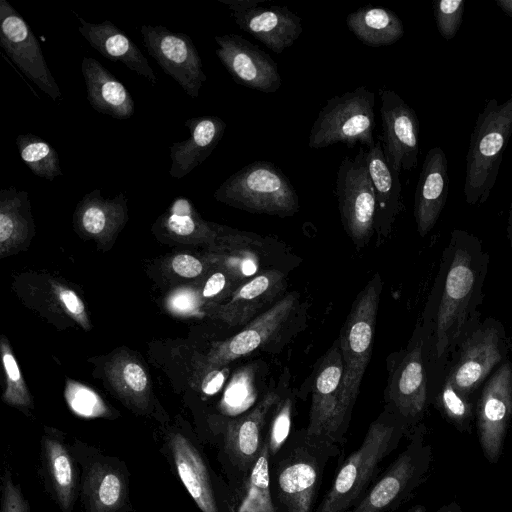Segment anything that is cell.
<instances>
[{
  "instance_id": "cell-28",
  "label": "cell",
  "mask_w": 512,
  "mask_h": 512,
  "mask_svg": "<svg viewBox=\"0 0 512 512\" xmlns=\"http://www.w3.org/2000/svg\"><path fill=\"white\" fill-rule=\"evenodd\" d=\"M128 217L127 198L124 193L105 199L99 189L85 194L74 212L77 229L86 235L109 237L125 224Z\"/></svg>"
},
{
  "instance_id": "cell-41",
  "label": "cell",
  "mask_w": 512,
  "mask_h": 512,
  "mask_svg": "<svg viewBox=\"0 0 512 512\" xmlns=\"http://www.w3.org/2000/svg\"><path fill=\"white\" fill-rule=\"evenodd\" d=\"M439 400L451 420L462 423L470 416L471 407L467 397L460 394L447 378L441 388Z\"/></svg>"
},
{
  "instance_id": "cell-3",
  "label": "cell",
  "mask_w": 512,
  "mask_h": 512,
  "mask_svg": "<svg viewBox=\"0 0 512 512\" xmlns=\"http://www.w3.org/2000/svg\"><path fill=\"white\" fill-rule=\"evenodd\" d=\"M512 135V93L499 103L489 99L470 136L463 186L467 204L485 203L497 181L504 151Z\"/></svg>"
},
{
  "instance_id": "cell-16",
  "label": "cell",
  "mask_w": 512,
  "mask_h": 512,
  "mask_svg": "<svg viewBox=\"0 0 512 512\" xmlns=\"http://www.w3.org/2000/svg\"><path fill=\"white\" fill-rule=\"evenodd\" d=\"M343 376L341 349L334 346L325 356L314 380L309 423L305 437L332 450L338 439L336 415Z\"/></svg>"
},
{
  "instance_id": "cell-45",
  "label": "cell",
  "mask_w": 512,
  "mask_h": 512,
  "mask_svg": "<svg viewBox=\"0 0 512 512\" xmlns=\"http://www.w3.org/2000/svg\"><path fill=\"white\" fill-rule=\"evenodd\" d=\"M196 298L193 293L180 291L175 293L170 299V307L179 313H188L195 309Z\"/></svg>"
},
{
  "instance_id": "cell-17",
  "label": "cell",
  "mask_w": 512,
  "mask_h": 512,
  "mask_svg": "<svg viewBox=\"0 0 512 512\" xmlns=\"http://www.w3.org/2000/svg\"><path fill=\"white\" fill-rule=\"evenodd\" d=\"M83 512H124L129 507L127 471L116 458L97 455L82 464Z\"/></svg>"
},
{
  "instance_id": "cell-37",
  "label": "cell",
  "mask_w": 512,
  "mask_h": 512,
  "mask_svg": "<svg viewBox=\"0 0 512 512\" xmlns=\"http://www.w3.org/2000/svg\"><path fill=\"white\" fill-rule=\"evenodd\" d=\"M2 361L7 379V387L3 394L6 403L20 408L31 407V398L26 389L23 377L17 362L9 349V345L2 340Z\"/></svg>"
},
{
  "instance_id": "cell-49",
  "label": "cell",
  "mask_w": 512,
  "mask_h": 512,
  "mask_svg": "<svg viewBox=\"0 0 512 512\" xmlns=\"http://www.w3.org/2000/svg\"><path fill=\"white\" fill-rule=\"evenodd\" d=\"M507 235H508V239L510 241V246L512 249V196H511V201H510V206H509V214H508V222H507Z\"/></svg>"
},
{
  "instance_id": "cell-36",
  "label": "cell",
  "mask_w": 512,
  "mask_h": 512,
  "mask_svg": "<svg viewBox=\"0 0 512 512\" xmlns=\"http://www.w3.org/2000/svg\"><path fill=\"white\" fill-rule=\"evenodd\" d=\"M113 380L120 393L140 409L147 404L148 378L143 367L135 361L119 363Z\"/></svg>"
},
{
  "instance_id": "cell-1",
  "label": "cell",
  "mask_w": 512,
  "mask_h": 512,
  "mask_svg": "<svg viewBox=\"0 0 512 512\" xmlns=\"http://www.w3.org/2000/svg\"><path fill=\"white\" fill-rule=\"evenodd\" d=\"M444 276L435 320V350L441 357L459 338L480 302L488 254L478 238L453 230L444 251Z\"/></svg>"
},
{
  "instance_id": "cell-14",
  "label": "cell",
  "mask_w": 512,
  "mask_h": 512,
  "mask_svg": "<svg viewBox=\"0 0 512 512\" xmlns=\"http://www.w3.org/2000/svg\"><path fill=\"white\" fill-rule=\"evenodd\" d=\"M214 40L216 56L236 83L264 93L281 87L277 63L259 46L238 34L215 36Z\"/></svg>"
},
{
  "instance_id": "cell-4",
  "label": "cell",
  "mask_w": 512,
  "mask_h": 512,
  "mask_svg": "<svg viewBox=\"0 0 512 512\" xmlns=\"http://www.w3.org/2000/svg\"><path fill=\"white\" fill-rule=\"evenodd\" d=\"M398 440L397 426L382 417L373 421L357 450L340 467L316 512H349L368 491L381 463Z\"/></svg>"
},
{
  "instance_id": "cell-23",
  "label": "cell",
  "mask_w": 512,
  "mask_h": 512,
  "mask_svg": "<svg viewBox=\"0 0 512 512\" xmlns=\"http://www.w3.org/2000/svg\"><path fill=\"white\" fill-rule=\"evenodd\" d=\"M285 276L266 270L239 286L231 299L219 309V316L230 325H247L260 315L285 289Z\"/></svg>"
},
{
  "instance_id": "cell-9",
  "label": "cell",
  "mask_w": 512,
  "mask_h": 512,
  "mask_svg": "<svg viewBox=\"0 0 512 512\" xmlns=\"http://www.w3.org/2000/svg\"><path fill=\"white\" fill-rule=\"evenodd\" d=\"M146 50L165 74L176 81L191 98H198L207 77L192 39L162 25L143 24L140 28Z\"/></svg>"
},
{
  "instance_id": "cell-48",
  "label": "cell",
  "mask_w": 512,
  "mask_h": 512,
  "mask_svg": "<svg viewBox=\"0 0 512 512\" xmlns=\"http://www.w3.org/2000/svg\"><path fill=\"white\" fill-rule=\"evenodd\" d=\"M496 5L510 18H512V0H496Z\"/></svg>"
},
{
  "instance_id": "cell-6",
  "label": "cell",
  "mask_w": 512,
  "mask_h": 512,
  "mask_svg": "<svg viewBox=\"0 0 512 512\" xmlns=\"http://www.w3.org/2000/svg\"><path fill=\"white\" fill-rule=\"evenodd\" d=\"M374 107L375 94L365 86L330 98L310 129L308 147L321 149L337 143L373 147Z\"/></svg>"
},
{
  "instance_id": "cell-32",
  "label": "cell",
  "mask_w": 512,
  "mask_h": 512,
  "mask_svg": "<svg viewBox=\"0 0 512 512\" xmlns=\"http://www.w3.org/2000/svg\"><path fill=\"white\" fill-rule=\"evenodd\" d=\"M270 453L266 440L258 459L244 475L233 502L231 512H277L272 500Z\"/></svg>"
},
{
  "instance_id": "cell-30",
  "label": "cell",
  "mask_w": 512,
  "mask_h": 512,
  "mask_svg": "<svg viewBox=\"0 0 512 512\" xmlns=\"http://www.w3.org/2000/svg\"><path fill=\"white\" fill-rule=\"evenodd\" d=\"M365 157L375 191V225L388 229L402 207L400 173L387 162L381 142L369 148Z\"/></svg>"
},
{
  "instance_id": "cell-2",
  "label": "cell",
  "mask_w": 512,
  "mask_h": 512,
  "mask_svg": "<svg viewBox=\"0 0 512 512\" xmlns=\"http://www.w3.org/2000/svg\"><path fill=\"white\" fill-rule=\"evenodd\" d=\"M381 287V279L375 275L355 300L341 333L343 376L336 415L338 443L343 440L360 383L371 357Z\"/></svg>"
},
{
  "instance_id": "cell-25",
  "label": "cell",
  "mask_w": 512,
  "mask_h": 512,
  "mask_svg": "<svg viewBox=\"0 0 512 512\" xmlns=\"http://www.w3.org/2000/svg\"><path fill=\"white\" fill-rule=\"evenodd\" d=\"M168 447L178 476L202 512H220L208 468L196 447L183 435L174 433Z\"/></svg>"
},
{
  "instance_id": "cell-50",
  "label": "cell",
  "mask_w": 512,
  "mask_h": 512,
  "mask_svg": "<svg viewBox=\"0 0 512 512\" xmlns=\"http://www.w3.org/2000/svg\"><path fill=\"white\" fill-rule=\"evenodd\" d=\"M409 512H425V509H424V507H422V506H417V507L413 508V509H412L411 511H409Z\"/></svg>"
},
{
  "instance_id": "cell-12",
  "label": "cell",
  "mask_w": 512,
  "mask_h": 512,
  "mask_svg": "<svg viewBox=\"0 0 512 512\" xmlns=\"http://www.w3.org/2000/svg\"><path fill=\"white\" fill-rule=\"evenodd\" d=\"M380 115L382 134L379 136L385 158L397 172L413 170L418 164L419 119L414 109L395 91L381 87Z\"/></svg>"
},
{
  "instance_id": "cell-5",
  "label": "cell",
  "mask_w": 512,
  "mask_h": 512,
  "mask_svg": "<svg viewBox=\"0 0 512 512\" xmlns=\"http://www.w3.org/2000/svg\"><path fill=\"white\" fill-rule=\"evenodd\" d=\"M229 206L257 214L289 217L299 198L288 177L272 162L257 160L229 176L214 192Z\"/></svg>"
},
{
  "instance_id": "cell-34",
  "label": "cell",
  "mask_w": 512,
  "mask_h": 512,
  "mask_svg": "<svg viewBox=\"0 0 512 512\" xmlns=\"http://www.w3.org/2000/svg\"><path fill=\"white\" fill-rule=\"evenodd\" d=\"M162 226L177 237L214 240L218 237L217 225L205 222L186 197H176L161 218Z\"/></svg>"
},
{
  "instance_id": "cell-18",
  "label": "cell",
  "mask_w": 512,
  "mask_h": 512,
  "mask_svg": "<svg viewBox=\"0 0 512 512\" xmlns=\"http://www.w3.org/2000/svg\"><path fill=\"white\" fill-rule=\"evenodd\" d=\"M278 402L279 396L269 392L246 414L228 422L224 436L225 450L244 475L259 457L265 439L262 437L264 426Z\"/></svg>"
},
{
  "instance_id": "cell-35",
  "label": "cell",
  "mask_w": 512,
  "mask_h": 512,
  "mask_svg": "<svg viewBox=\"0 0 512 512\" xmlns=\"http://www.w3.org/2000/svg\"><path fill=\"white\" fill-rule=\"evenodd\" d=\"M15 142L22 161L36 176L53 181L62 175L57 150L42 137L19 134Z\"/></svg>"
},
{
  "instance_id": "cell-20",
  "label": "cell",
  "mask_w": 512,
  "mask_h": 512,
  "mask_svg": "<svg viewBox=\"0 0 512 512\" xmlns=\"http://www.w3.org/2000/svg\"><path fill=\"white\" fill-rule=\"evenodd\" d=\"M449 190L448 160L440 147L431 148L424 159L414 201V217L420 236L435 226L446 204Z\"/></svg>"
},
{
  "instance_id": "cell-51",
  "label": "cell",
  "mask_w": 512,
  "mask_h": 512,
  "mask_svg": "<svg viewBox=\"0 0 512 512\" xmlns=\"http://www.w3.org/2000/svg\"><path fill=\"white\" fill-rule=\"evenodd\" d=\"M445 512H456V511H454V510H448V511H445Z\"/></svg>"
},
{
  "instance_id": "cell-8",
  "label": "cell",
  "mask_w": 512,
  "mask_h": 512,
  "mask_svg": "<svg viewBox=\"0 0 512 512\" xmlns=\"http://www.w3.org/2000/svg\"><path fill=\"white\" fill-rule=\"evenodd\" d=\"M365 150L345 156L336 175L335 194L347 234L357 245L365 244L375 226L376 198L368 171Z\"/></svg>"
},
{
  "instance_id": "cell-44",
  "label": "cell",
  "mask_w": 512,
  "mask_h": 512,
  "mask_svg": "<svg viewBox=\"0 0 512 512\" xmlns=\"http://www.w3.org/2000/svg\"><path fill=\"white\" fill-rule=\"evenodd\" d=\"M58 297L66 310L75 317L80 323L86 325L87 317L84 309V305L81 299L75 294L74 291L60 288L58 290Z\"/></svg>"
},
{
  "instance_id": "cell-22",
  "label": "cell",
  "mask_w": 512,
  "mask_h": 512,
  "mask_svg": "<svg viewBox=\"0 0 512 512\" xmlns=\"http://www.w3.org/2000/svg\"><path fill=\"white\" fill-rule=\"evenodd\" d=\"M190 136L170 147L169 175L181 179L203 163L216 148L226 130L225 121L218 116H200L184 122Z\"/></svg>"
},
{
  "instance_id": "cell-46",
  "label": "cell",
  "mask_w": 512,
  "mask_h": 512,
  "mask_svg": "<svg viewBox=\"0 0 512 512\" xmlns=\"http://www.w3.org/2000/svg\"><path fill=\"white\" fill-rule=\"evenodd\" d=\"M227 285V274L223 272H215L206 281L202 291V296L205 298L214 297L221 293Z\"/></svg>"
},
{
  "instance_id": "cell-29",
  "label": "cell",
  "mask_w": 512,
  "mask_h": 512,
  "mask_svg": "<svg viewBox=\"0 0 512 512\" xmlns=\"http://www.w3.org/2000/svg\"><path fill=\"white\" fill-rule=\"evenodd\" d=\"M416 459L408 449L368 489L349 512H387L404 497L416 473Z\"/></svg>"
},
{
  "instance_id": "cell-39",
  "label": "cell",
  "mask_w": 512,
  "mask_h": 512,
  "mask_svg": "<svg viewBox=\"0 0 512 512\" xmlns=\"http://www.w3.org/2000/svg\"><path fill=\"white\" fill-rule=\"evenodd\" d=\"M292 421V401L289 398L279 400L273 410L268 433L265 440L270 457H275L283 448L290 433Z\"/></svg>"
},
{
  "instance_id": "cell-15",
  "label": "cell",
  "mask_w": 512,
  "mask_h": 512,
  "mask_svg": "<svg viewBox=\"0 0 512 512\" xmlns=\"http://www.w3.org/2000/svg\"><path fill=\"white\" fill-rule=\"evenodd\" d=\"M512 416V363L503 361L484 386L477 403L480 443L488 459L497 460Z\"/></svg>"
},
{
  "instance_id": "cell-24",
  "label": "cell",
  "mask_w": 512,
  "mask_h": 512,
  "mask_svg": "<svg viewBox=\"0 0 512 512\" xmlns=\"http://www.w3.org/2000/svg\"><path fill=\"white\" fill-rule=\"evenodd\" d=\"M87 100L94 110L125 120L135 113V102L124 84L98 60L85 56L81 63Z\"/></svg>"
},
{
  "instance_id": "cell-27",
  "label": "cell",
  "mask_w": 512,
  "mask_h": 512,
  "mask_svg": "<svg viewBox=\"0 0 512 512\" xmlns=\"http://www.w3.org/2000/svg\"><path fill=\"white\" fill-rule=\"evenodd\" d=\"M389 396L405 417H415L423 411L427 387L421 341L405 353L394 370L390 379Z\"/></svg>"
},
{
  "instance_id": "cell-26",
  "label": "cell",
  "mask_w": 512,
  "mask_h": 512,
  "mask_svg": "<svg viewBox=\"0 0 512 512\" xmlns=\"http://www.w3.org/2000/svg\"><path fill=\"white\" fill-rule=\"evenodd\" d=\"M42 468L46 487L62 512H71L77 493V473L71 451L52 433L42 440Z\"/></svg>"
},
{
  "instance_id": "cell-31",
  "label": "cell",
  "mask_w": 512,
  "mask_h": 512,
  "mask_svg": "<svg viewBox=\"0 0 512 512\" xmlns=\"http://www.w3.org/2000/svg\"><path fill=\"white\" fill-rule=\"evenodd\" d=\"M348 29L366 46L381 47L396 43L404 35V25L392 10L366 5L346 16Z\"/></svg>"
},
{
  "instance_id": "cell-47",
  "label": "cell",
  "mask_w": 512,
  "mask_h": 512,
  "mask_svg": "<svg viewBox=\"0 0 512 512\" xmlns=\"http://www.w3.org/2000/svg\"><path fill=\"white\" fill-rule=\"evenodd\" d=\"M227 372V369L212 370L209 372L202 382V391L208 395L216 393L223 385Z\"/></svg>"
},
{
  "instance_id": "cell-33",
  "label": "cell",
  "mask_w": 512,
  "mask_h": 512,
  "mask_svg": "<svg viewBox=\"0 0 512 512\" xmlns=\"http://www.w3.org/2000/svg\"><path fill=\"white\" fill-rule=\"evenodd\" d=\"M33 230L28 193L10 186L0 190V247L2 255L22 244Z\"/></svg>"
},
{
  "instance_id": "cell-40",
  "label": "cell",
  "mask_w": 512,
  "mask_h": 512,
  "mask_svg": "<svg viewBox=\"0 0 512 512\" xmlns=\"http://www.w3.org/2000/svg\"><path fill=\"white\" fill-rule=\"evenodd\" d=\"M465 0H437L433 11L436 27L445 40L453 39L463 20Z\"/></svg>"
},
{
  "instance_id": "cell-11",
  "label": "cell",
  "mask_w": 512,
  "mask_h": 512,
  "mask_svg": "<svg viewBox=\"0 0 512 512\" xmlns=\"http://www.w3.org/2000/svg\"><path fill=\"white\" fill-rule=\"evenodd\" d=\"M505 331L500 322L487 319L462 343L447 379L456 390L469 397L503 362Z\"/></svg>"
},
{
  "instance_id": "cell-7",
  "label": "cell",
  "mask_w": 512,
  "mask_h": 512,
  "mask_svg": "<svg viewBox=\"0 0 512 512\" xmlns=\"http://www.w3.org/2000/svg\"><path fill=\"white\" fill-rule=\"evenodd\" d=\"M329 448L310 442L290 444L280 456L271 476L278 507L282 512H311L318 493Z\"/></svg>"
},
{
  "instance_id": "cell-42",
  "label": "cell",
  "mask_w": 512,
  "mask_h": 512,
  "mask_svg": "<svg viewBox=\"0 0 512 512\" xmlns=\"http://www.w3.org/2000/svg\"><path fill=\"white\" fill-rule=\"evenodd\" d=\"M1 512H29V505L9 470L2 475Z\"/></svg>"
},
{
  "instance_id": "cell-38",
  "label": "cell",
  "mask_w": 512,
  "mask_h": 512,
  "mask_svg": "<svg viewBox=\"0 0 512 512\" xmlns=\"http://www.w3.org/2000/svg\"><path fill=\"white\" fill-rule=\"evenodd\" d=\"M65 397L71 410L82 417H103L108 413L102 399L89 387L77 382H67Z\"/></svg>"
},
{
  "instance_id": "cell-19",
  "label": "cell",
  "mask_w": 512,
  "mask_h": 512,
  "mask_svg": "<svg viewBox=\"0 0 512 512\" xmlns=\"http://www.w3.org/2000/svg\"><path fill=\"white\" fill-rule=\"evenodd\" d=\"M295 297L290 294L277 301L249 322L242 331L219 343L209 357L213 366H220L248 355L268 342L288 320L294 310Z\"/></svg>"
},
{
  "instance_id": "cell-21",
  "label": "cell",
  "mask_w": 512,
  "mask_h": 512,
  "mask_svg": "<svg viewBox=\"0 0 512 512\" xmlns=\"http://www.w3.org/2000/svg\"><path fill=\"white\" fill-rule=\"evenodd\" d=\"M79 33L103 57L124 64L132 72L157 84V77L138 46L121 29L109 20L90 23L79 17Z\"/></svg>"
},
{
  "instance_id": "cell-13",
  "label": "cell",
  "mask_w": 512,
  "mask_h": 512,
  "mask_svg": "<svg viewBox=\"0 0 512 512\" xmlns=\"http://www.w3.org/2000/svg\"><path fill=\"white\" fill-rule=\"evenodd\" d=\"M237 26L276 54L291 47L303 31L302 19L286 6H261V0H219Z\"/></svg>"
},
{
  "instance_id": "cell-10",
  "label": "cell",
  "mask_w": 512,
  "mask_h": 512,
  "mask_svg": "<svg viewBox=\"0 0 512 512\" xmlns=\"http://www.w3.org/2000/svg\"><path fill=\"white\" fill-rule=\"evenodd\" d=\"M0 45L12 62L42 92L55 102L62 99L38 39L7 0H0Z\"/></svg>"
},
{
  "instance_id": "cell-43",
  "label": "cell",
  "mask_w": 512,
  "mask_h": 512,
  "mask_svg": "<svg viewBox=\"0 0 512 512\" xmlns=\"http://www.w3.org/2000/svg\"><path fill=\"white\" fill-rule=\"evenodd\" d=\"M172 268L178 275L186 278H194L203 271L200 260L187 254L175 256L172 260Z\"/></svg>"
}]
</instances>
